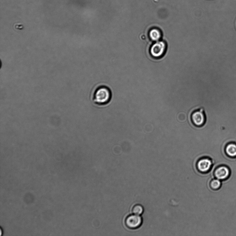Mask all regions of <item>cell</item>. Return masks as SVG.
Returning a JSON list of instances; mask_svg holds the SVG:
<instances>
[{"instance_id": "cell-2", "label": "cell", "mask_w": 236, "mask_h": 236, "mask_svg": "<svg viewBox=\"0 0 236 236\" xmlns=\"http://www.w3.org/2000/svg\"><path fill=\"white\" fill-rule=\"evenodd\" d=\"M166 49V43L164 41H159L152 45L150 48V52L152 56L158 58L164 54Z\"/></svg>"}, {"instance_id": "cell-3", "label": "cell", "mask_w": 236, "mask_h": 236, "mask_svg": "<svg viewBox=\"0 0 236 236\" xmlns=\"http://www.w3.org/2000/svg\"><path fill=\"white\" fill-rule=\"evenodd\" d=\"M191 120L193 124L197 127H201L205 124L206 117L203 109H200L194 111L191 114Z\"/></svg>"}, {"instance_id": "cell-6", "label": "cell", "mask_w": 236, "mask_h": 236, "mask_svg": "<svg viewBox=\"0 0 236 236\" xmlns=\"http://www.w3.org/2000/svg\"><path fill=\"white\" fill-rule=\"evenodd\" d=\"M229 173V169L225 167H221L218 168L215 171L216 177L219 180L224 179L228 177Z\"/></svg>"}, {"instance_id": "cell-10", "label": "cell", "mask_w": 236, "mask_h": 236, "mask_svg": "<svg viewBox=\"0 0 236 236\" xmlns=\"http://www.w3.org/2000/svg\"><path fill=\"white\" fill-rule=\"evenodd\" d=\"M220 182L219 179H215L212 180L210 183V186L213 189H216L219 188L220 185Z\"/></svg>"}, {"instance_id": "cell-1", "label": "cell", "mask_w": 236, "mask_h": 236, "mask_svg": "<svg viewBox=\"0 0 236 236\" xmlns=\"http://www.w3.org/2000/svg\"><path fill=\"white\" fill-rule=\"evenodd\" d=\"M112 98V93L108 88L102 86L96 89L92 96L93 102L99 106H105L110 103Z\"/></svg>"}, {"instance_id": "cell-9", "label": "cell", "mask_w": 236, "mask_h": 236, "mask_svg": "<svg viewBox=\"0 0 236 236\" xmlns=\"http://www.w3.org/2000/svg\"><path fill=\"white\" fill-rule=\"evenodd\" d=\"M144 209L142 205L136 204L134 206L132 209V212L134 214L140 215L144 212Z\"/></svg>"}, {"instance_id": "cell-5", "label": "cell", "mask_w": 236, "mask_h": 236, "mask_svg": "<svg viewBox=\"0 0 236 236\" xmlns=\"http://www.w3.org/2000/svg\"><path fill=\"white\" fill-rule=\"evenodd\" d=\"M212 162L210 158L204 157L200 158L196 164V167L200 172L205 173H207L211 168Z\"/></svg>"}, {"instance_id": "cell-4", "label": "cell", "mask_w": 236, "mask_h": 236, "mask_svg": "<svg viewBox=\"0 0 236 236\" xmlns=\"http://www.w3.org/2000/svg\"><path fill=\"white\" fill-rule=\"evenodd\" d=\"M142 223V219L140 215L136 214L128 216L125 220V226L128 228L135 229L140 227Z\"/></svg>"}, {"instance_id": "cell-8", "label": "cell", "mask_w": 236, "mask_h": 236, "mask_svg": "<svg viewBox=\"0 0 236 236\" xmlns=\"http://www.w3.org/2000/svg\"><path fill=\"white\" fill-rule=\"evenodd\" d=\"M226 152L228 156L231 157L236 156V145L231 144L227 145Z\"/></svg>"}, {"instance_id": "cell-7", "label": "cell", "mask_w": 236, "mask_h": 236, "mask_svg": "<svg viewBox=\"0 0 236 236\" xmlns=\"http://www.w3.org/2000/svg\"><path fill=\"white\" fill-rule=\"evenodd\" d=\"M149 35L150 39L154 41H159L162 37V33L157 28H153L150 30Z\"/></svg>"}]
</instances>
